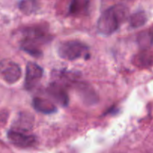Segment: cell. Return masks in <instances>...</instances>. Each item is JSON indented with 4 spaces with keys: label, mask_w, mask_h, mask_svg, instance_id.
I'll return each mask as SVG.
<instances>
[{
    "label": "cell",
    "mask_w": 153,
    "mask_h": 153,
    "mask_svg": "<svg viewBox=\"0 0 153 153\" xmlns=\"http://www.w3.org/2000/svg\"><path fill=\"white\" fill-rule=\"evenodd\" d=\"M128 16V9L123 4H117L105 10L99 18L97 28L101 34L110 35L119 28Z\"/></svg>",
    "instance_id": "cell-1"
},
{
    "label": "cell",
    "mask_w": 153,
    "mask_h": 153,
    "mask_svg": "<svg viewBox=\"0 0 153 153\" xmlns=\"http://www.w3.org/2000/svg\"><path fill=\"white\" fill-rule=\"evenodd\" d=\"M49 37L47 31L42 27H29L24 30L21 48L32 56L40 57L42 52L39 49V45L47 42Z\"/></svg>",
    "instance_id": "cell-2"
},
{
    "label": "cell",
    "mask_w": 153,
    "mask_h": 153,
    "mask_svg": "<svg viewBox=\"0 0 153 153\" xmlns=\"http://www.w3.org/2000/svg\"><path fill=\"white\" fill-rule=\"evenodd\" d=\"M58 53L63 59L74 61L82 58H88L89 49L86 44L79 40H67L58 45Z\"/></svg>",
    "instance_id": "cell-3"
},
{
    "label": "cell",
    "mask_w": 153,
    "mask_h": 153,
    "mask_svg": "<svg viewBox=\"0 0 153 153\" xmlns=\"http://www.w3.org/2000/svg\"><path fill=\"white\" fill-rule=\"evenodd\" d=\"M22 70L16 63L10 60L0 62V78L8 84H14L19 80Z\"/></svg>",
    "instance_id": "cell-4"
},
{
    "label": "cell",
    "mask_w": 153,
    "mask_h": 153,
    "mask_svg": "<svg viewBox=\"0 0 153 153\" xmlns=\"http://www.w3.org/2000/svg\"><path fill=\"white\" fill-rule=\"evenodd\" d=\"M7 138L11 143L20 148H29L36 143V137L28 131L11 129L7 133Z\"/></svg>",
    "instance_id": "cell-5"
},
{
    "label": "cell",
    "mask_w": 153,
    "mask_h": 153,
    "mask_svg": "<svg viewBox=\"0 0 153 153\" xmlns=\"http://www.w3.org/2000/svg\"><path fill=\"white\" fill-rule=\"evenodd\" d=\"M43 73V69L38 64L34 62H28L25 70V89L30 91L34 88L40 81Z\"/></svg>",
    "instance_id": "cell-6"
},
{
    "label": "cell",
    "mask_w": 153,
    "mask_h": 153,
    "mask_svg": "<svg viewBox=\"0 0 153 153\" xmlns=\"http://www.w3.org/2000/svg\"><path fill=\"white\" fill-rule=\"evenodd\" d=\"M49 95L60 105L63 106L67 105L69 102V97L65 90L58 84H52L47 89Z\"/></svg>",
    "instance_id": "cell-7"
},
{
    "label": "cell",
    "mask_w": 153,
    "mask_h": 153,
    "mask_svg": "<svg viewBox=\"0 0 153 153\" xmlns=\"http://www.w3.org/2000/svg\"><path fill=\"white\" fill-rule=\"evenodd\" d=\"M33 105L37 111L41 113L52 114L56 111V108L51 102L40 97H36L33 100Z\"/></svg>",
    "instance_id": "cell-8"
},
{
    "label": "cell",
    "mask_w": 153,
    "mask_h": 153,
    "mask_svg": "<svg viewBox=\"0 0 153 153\" xmlns=\"http://www.w3.org/2000/svg\"><path fill=\"white\" fill-rule=\"evenodd\" d=\"M137 43L142 49H149L153 45V31H144L137 36Z\"/></svg>",
    "instance_id": "cell-9"
},
{
    "label": "cell",
    "mask_w": 153,
    "mask_h": 153,
    "mask_svg": "<svg viewBox=\"0 0 153 153\" xmlns=\"http://www.w3.org/2000/svg\"><path fill=\"white\" fill-rule=\"evenodd\" d=\"M147 20L146 14L143 12H136L130 16V25L133 28H139L144 25Z\"/></svg>",
    "instance_id": "cell-10"
},
{
    "label": "cell",
    "mask_w": 153,
    "mask_h": 153,
    "mask_svg": "<svg viewBox=\"0 0 153 153\" xmlns=\"http://www.w3.org/2000/svg\"><path fill=\"white\" fill-rule=\"evenodd\" d=\"M38 6L37 5V2L32 1H24L19 3V8L23 13L26 14H30L33 13L37 9Z\"/></svg>",
    "instance_id": "cell-11"
},
{
    "label": "cell",
    "mask_w": 153,
    "mask_h": 153,
    "mask_svg": "<svg viewBox=\"0 0 153 153\" xmlns=\"http://www.w3.org/2000/svg\"><path fill=\"white\" fill-rule=\"evenodd\" d=\"M88 1H73L70 4V12L71 13H78L80 12L84 11L88 6Z\"/></svg>",
    "instance_id": "cell-12"
},
{
    "label": "cell",
    "mask_w": 153,
    "mask_h": 153,
    "mask_svg": "<svg viewBox=\"0 0 153 153\" xmlns=\"http://www.w3.org/2000/svg\"><path fill=\"white\" fill-rule=\"evenodd\" d=\"M6 114L4 113H0V123H1L2 121H4L6 120L5 117Z\"/></svg>",
    "instance_id": "cell-13"
}]
</instances>
